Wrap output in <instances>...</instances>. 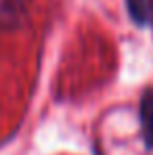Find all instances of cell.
I'll list each match as a JSON object with an SVG mask.
<instances>
[{
    "instance_id": "1",
    "label": "cell",
    "mask_w": 153,
    "mask_h": 155,
    "mask_svg": "<svg viewBox=\"0 0 153 155\" xmlns=\"http://www.w3.org/2000/svg\"><path fill=\"white\" fill-rule=\"evenodd\" d=\"M128 13L138 25L153 27V0H128Z\"/></svg>"
},
{
    "instance_id": "2",
    "label": "cell",
    "mask_w": 153,
    "mask_h": 155,
    "mask_svg": "<svg viewBox=\"0 0 153 155\" xmlns=\"http://www.w3.org/2000/svg\"><path fill=\"white\" fill-rule=\"evenodd\" d=\"M141 115H143V134L147 138V145H153V90H149L143 97Z\"/></svg>"
}]
</instances>
